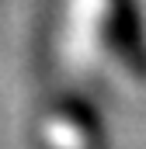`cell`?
I'll return each mask as SVG.
<instances>
[{
  "instance_id": "obj_1",
  "label": "cell",
  "mask_w": 146,
  "mask_h": 149,
  "mask_svg": "<svg viewBox=\"0 0 146 149\" xmlns=\"http://www.w3.org/2000/svg\"><path fill=\"white\" fill-rule=\"evenodd\" d=\"M49 49L84 83L146 87V28L136 0H59Z\"/></svg>"
},
{
  "instance_id": "obj_2",
  "label": "cell",
  "mask_w": 146,
  "mask_h": 149,
  "mask_svg": "<svg viewBox=\"0 0 146 149\" xmlns=\"http://www.w3.org/2000/svg\"><path fill=\"white\" fill-rule=\"evenodd\" d=\"M28 146L32 149H105L101 114L80 94L52 97L38 108Z\"/></svg>"
}]
</instances>
